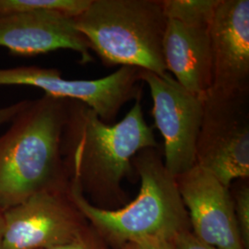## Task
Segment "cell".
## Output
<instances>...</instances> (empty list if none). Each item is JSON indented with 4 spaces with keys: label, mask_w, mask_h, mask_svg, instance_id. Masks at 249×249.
<instances>
[{
    "label": "cell",
    "mask_w": 249,
    "mask_h": 249,
    "mask_svg": "<svg viewBox=\"0 0 249 249\" xmlns=\"http://www.w3.org/2000/svg\"><path fill=\"white\" fill-rule=\"evenodd\" d=\"M160 148L152 127L146 123L142 97L124 118L105 123L83 103L68 102L61 142L63 160L71 181L80 187L90 204L116 210L127 202L121 186L132 175V159L139 151Z\"/></svg>",
    "instance_id": "cell-1"
},
{
    "label": "cell",
    "mask_w": 249,
    "mask_h": 249,
    "mask_svg": "<svg viewBox=\"0 0 249 249\" xmlns=\"http://www.w3.org/2000/svg\"><path fill=\"white\" fill-rule=\"evenodd\" d=\"M68 102L47 94L29 100L0 135V211L43 191L70 189L61 151Z\"/></svg>",
    "instance_id": "cell-2"
},
{
    "label": "cell",
    "mask_w": 249,
    "mask_h": 249,
    "mask_svg": "<svg viewBox=\"0 0 249 249\" xmlns=\"http://www.w3.org/2000/svg\"><path fill=\"white\" fill-rule=\"evenodd\" d=\"M132 165L141 178V188L131 202L103 210L90 204L80 187L71 181L74 204L111 249L145 238L174 239L191 231L189 216L178 190L177 180L165 168L160 148L139 151Z\"/></svg>",
    "instance_id": "cell-3"
},
{
    "label": "cell",
    "mask_w": 249,
    "mask_h": 249,
    "mask_svg": "<svg viewBox=\"0 0 249 249\" xmlns=\"http://www.w3.org/2000/svg\"><path fill=\"white\" fill-rule=\"evenodd\" d=\"M167 18L161 0H90L75 24L106 66L135 67L164 76Z\"/></svg>",
    "instance_id": "cell-4"
},
{
    "label": "cell",
    "mask_w": 249,
    "mask_h": 249,
    "mask_svg": "<svg viewBox=\"0 0 249 249\" xmlns=\"http://www.w3.org/2000/svg\"><path fill=\"white\" fill-rule=\"evenodd\" d=\"M196 164L224 187L249 178V92L204 96Z\"/></svg>",
    "instance_id": "cell-5"
},
{
    "label": "cell",
    "mask_w": 249,
    "mask_h": 249,
    "mask_svg": "<svg viewBox=\"0 0 249 249\" xmlns=\"http://www.w3.org/2000/svg\"><path fill=\"white\" fill-rule=\"evenodd\" d=\"M141 81V70L127 66L98 80H69L57 69L36 66L0 69V86L35 87L50 96L79 101L107 124L116 121L125 104L142 97Z\"/></svg>",
    "instance_id": "cell-6"
},
{
    "label": "cell",
    "mask_w": 249,
    "mask_h": 249,
    "mask_svg": "<svg viewBox=\"0 0 249 249\" xmlns=\"http://www.w3.org/2000/svg\"><path fill=\"white\" fill-rule=\"evenodd\" d=\"M141 80L151 90V114L164 141V166L177 178L196 165L204 97L188 91L168 73L158 76L141 70Z\"/></svg>",
    "instance_id": "cell-7"
},
{
    "label": "cell",
    "mask_w": 249,
    "mask_h": 249,
    "mask_svg": "<svg viewBox=\"0 0 249 249\" xmlns=\"http://www.w3.org/2000/svg\"><path fill=\"white\" fill-rule=\"evenodd\" d=\"M2 249H49L74 240L89 223L69 190L43 191L3 212Z\"/></svg>",
    "instance_id": "cell-8"
},
{
    "label": "cell",
    "mask_w": 249,
    "mask_h": 249,
    "mask_svg": "<svg viewBox=\"0 0 249 249\" xmlns=\"http://www.w3.org/2000/svg\"><path fill=\"white\" fill-rule=\"evenodd\" d=\"M176 180L191 231L199 240L219 249H246L235 221L230 187L196 164Z\"/></svg>",
    "instance_id": "cell-9"
},
{
    "label": "cell",
    "mask_w": 249,
    "mask_h": 249,
    "mask_svg": "<svg viewBox=\"0 0 249 249\" xmlns=\"http://www.w3.org/2000/svg\"><path fill=\"white\" fill-rule=\"evenodd\" d=\"M210 92H249V1L220 0L210 27Z\"/></svg>",
    "instance_id": "cell-10"
},
{
    "label": "cell",
    "mask_w": 249,
    "mask_h": 249,
    "mask_svg": "<svg viewBox=\"0 0 249 249\" xmlns=\"http://www.w3.org/2000/svg\"><path fill=\"white\" fill-rule=\"evenodd\" d=\"M0 47L19 56H35L59 49L92 62L90 46L75 24V18L53 10H31L0 16Z\"/></svg>",
    "instance_id": "cell-11"
},
{
    "label": "cell",
    "mask_w": 249,
    "mask_h": 249,
    "mask_svg": "<svg viewBox=\"0 0 249 249\" xmlns=\"http://www.w3.org/2000/svg\"><path fill=\"white\" fill-rule=\"evenodd\" d=\"M210 27L167 18L162 42L166 71L181 86L200 97L212 86Z\"/></svg>",
    "instance_id": "cell-12"
},
{
    "label": "cell",
    "mask_w": 249,
    "mask_h": 249,
    "mask_svg": "<svg viewBox=\"0 0 249 249\" xmlns=\"http://www.w3.org/2000/svg\"><path fill=\"white\" fill-rule=\"evenodd\" d=\"M220 0H161L166 18L188 24L211 25Z\"/></svg>",
    "instance_id": "cell-13"
},
{
    "label": "cell",
    "mask_w": 249,
    "mask_h": 249,
    "mask_svg": "<svg viewBox=\"0 0 249 249\" xmlns=\"http://www.w3.org/2000/svg\"><path fill=\"white\" fill-rule=\"evenodd\" d=\"M90 0H0V16L31 10H53L77 17L89 7Z\"/></svg>",
    "instance_id": "cell-14"
},
{
    "label": "cell",
    "mask_w": 249,
    "mask_h": 249,
    "mask_svg": "<svg viewBox=\"0 0 249 249\" xmlns=\"http://www.w3.org/2000/svg\"><path fill=\"white\" fill-rule=\"evenodd\" d=\"M231 191L234 215L241 239L245 249H249V179H239Z\"/></svg>",
    "instance_id": "cell-15"
},
{
    "label": "cell",
    "mask_w": 249,
    "mask_h": 249,
    "mask_svg": "<svg viewBox=\"0 0 249 249\" xmlns=\"http://www.w3.org/2000/svg\"><path fill=\"white\" fill-rule=\"evenodd\" d=\"M49 249H111L95 229L88 225L71 242Z\"/></svg>",
    "instance_id": "cell-16"
},
{
    "label": "cell",
    "mask_w": 249,
    "mask_h": 249,
    "mask_svg": "<svg viewBox=\"0 0 249 249\" xmlns=\"http://www.w3.org/2000/svg\"><path fill=\"white\" fill-rule=\"evenodd\" d=\"M173 242L176 249H219L199 240L192 231L180 233Z\"/></svg>",
    "instance_id": "cell-17"
},
{
    "label": "cell",
    "mask_w": 249,
    "mask_h": 249,
    "mask_svg": "<svg viewBox=\"0 0 249 249\" xmlns=\"http://www.w3.org/2000/svg\"><path fill=\"white\" fill-rule=\"evenodd\" d=\"M118 249H176V248L173 241L145 238L127 243Z\"/></svg>",
    "instance_id": "cell-18"
},
{
    "label": "cell",
    "mask_w": 249,
    "mask_h": 249,
    "mask_svg": "<svg viewBox=\"0 0 249 249\" xmlns=\"http://www.w3.org/2000/svg\"><path fill=\"white\" fill-rule=\"evenodd\" d=\"M29 100H21L7 107H0V128L4 124H9L12 119L26 107Z\"/></svg>",
    "instance_id": "cell-19"
},
{
    "label": "cell",
    "mask_w": 249,
    "mask_h": 249,
    "mask_svg": "<svg viewBox=\"0 0 249 249\" xmlns=\"http://www.w3.org/2000/svg\"><path fill=\"white\" fill-rule=\"evenodd\" d=\"M4 216L3 212L0 211V249H2V240H3V234H4Z\"/></svg>",
    "instance_id": "cell-20"
}]
</instances>
